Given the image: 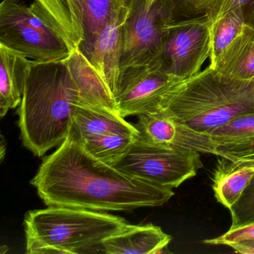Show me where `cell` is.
Wrapping results in <instances>:
<instances>
[{"mask_svg":"<svg viewBox=\"0 0 254 254\" xmlns=\"http://www.w3.org/2000/svg\"><path fill=\"white\" fill-rule=\"evenodd\" d=\"M31 184L47 206L99 212L160 206L175 194L172 189L135 178L96 158L73 129L44 159Z\"/></svg>","mask_w":254,"mask_h":254,"instance_id":"cell-1","label":"cell"},{"mask_svg":"<svg viewBox=\"0 0 254 254\" xmlns=\"http://www.w3.org/2000/svg\"><path fill=\"white\" fill-rule=\"evenodd\" d=\"M113 102L112 93L79 49L62 60L31 61L18 110L22 142L42 157L69 136L76 105L109 108Z\"/></svg>","mask_w":254,"mask_h":254,"instance_id":"cell-2","label":"cell"},{"mask_svg":"<svg viewBox=\"0 0 254 254\" xmlns=\"http://www.w3.org/2000/svg\"><path fill=\"white\" fill-rule=\"evenodd\" d=\"M157 110L209 135L235 118L254 113V79L233 78L209 66L175 86Z\"/></svg>","mask_w":254,"mask_h":254,"instance_id":"cell-3","label":"cell"},{"mask_svg":"<svg viewBox=\"0 0 254 254\" xmlns=\"http://www.w3.org/2000/svg\"><path fill=\"white\" fill-rule=\"evenodd\" d=\"M127 221L106 212L48 206L25 217L27 254H83L102 248L105 239L123 230Z\"/></svg>","mask_w":254,"mask_h":254,"instance_id":"cell-4","label":"cell"},{"mask_svg":"<svg viewBox=\"0 0 254 254\" xmlns=\"http://www.w3.org/2000/svg\"><path fill=\"white\" fill-rule=\"evenodd\" d=\"M0 45L36 62L62 60L72 51L35 5L20 0L0 4Z\"/></svg>","mask_w":254,"mask_h":254,"instance_id":"cell-5","label":"cell"},{"mask_svg":"<svg viewBox=\"0 0 254 254\" xmlns=\"http://www.w3.org/2000/svg\"><path fill=\"white\" fill-rule=\"evenodd\" d=\"M115 166L135 178L174 189L195 176L203 163L198 151L151 145L136 137L127 154Z\"/></svg>","mask_w":254,"mask_h":254,"instance_id":"cell-6","label":"cell"},{"mask_svg":"<svg viewBox=\"0 0 254 254\" xmlns=\"http://www.w3.org/2000/svg\"><path fill=\"white\" fill-rule=\"evenodd\" d=\"M147 0H130L123 24L121 73L136 67L160 69V59L170 17L160 0L151 5Z\"/></svg>","mask_w":254,"mask_h":254,"instance_id":"cell-7","label":"cell"},{"mask_svg":"<svg viewBox=\"0 0 254 254\" xmlns=\"http://www.w3.org/2000/svg\"><path fill=\"white\" fill-rule=\"evenodd\" d=\"M210 56V26L205 16L172 22L160 59V70L185 80L197 75Z\"/></svg>","mask_w":254,"mask_h":254,"instance_id":"cell-8","label":"cell"},{"mask_svg":"<svg viewBox=\"0 0 254 254\" xmlns=\"http://www.w3.org/2000/svg\"><path fill=\"white\" fill-rule=\"evenodd\" d=\"M182 81L153 66L122 72L115 96L120 115L138 117L157 111L164 96Z\"/></svg>","mask_w":254,"mask_h":254,"instance_id":"cell-9","label":"cell"},{"mask_svg":"<svg viewBox=\"0 0 254 254\" xmlns=\"http://www.w3.org/2000/svg\"><path fill=\"white\" fill-rule=\"evenodd\" d=\"M134 125L137 138L151 145L184 148L203 154H217V147L209 135L199 133L181 123L161 110L138 116Z\"/></svg>","mask_w":254,"mask_h":254,"instance_id":"cell-10","label":"cell"},{"mask_svg":"<svg viewBox=\"0 0 254 254\" xmlns=\"http://www.w3.org/2000/svg\"><path fill=\"white\" fill-rule=\"evenodd\" d=\"M213 172L214 194L217 201L230 209L236 203L254 175V144L219 150Z\"/></svg>","mask_w":254,"mask_h":254,"instance_id":"cell-11","label":"cell"},{"mask_svg":"<svg viewBox=\"0 0 254 254\" xmlns=\"http://www.w3.org/2000/svg\"><path fill=\"white\" fill-rule=\"evenodd\" d=\"M127 15L113 20L102 29L87 57L114 98L121 75L123 24Z\"/></svg>","mask_w":254,"mask_h":254,"instance_id":"cell-12","label":"cell"},{"mask_svg":"<svg viewBox=\"0 0 254 254\" xmlns=\"http://www.w3.org/2000/svg\"><path fill=\"white\" fill-rule=\"evenodd\" d=\"M172 236L153 224H127L123 230L102 242V252L108 254H154L163 252Z\"/></svg>","mask_w":254,"mask_h":254,"instance_id":"cell-13","label":"cell"},{"mask_svg":"<svg viewBox=\"0 0 254 254\" xmlns=\"http://www.w3.org/2000/svg\"><path fill=\"white\" fill-rule=\"evenodd\" d=\"M34 5L71 50L84 41L82 0H34Z\"/></svg>","mask_w":254,"mask_h":254,"instance_id":"cell-14","label":"cell"},{"mask_svg":"<svg viewBox=\"0 0 254 254\" xmlns=\"http://www.w3.org/2000/svg\"><path fill=\"white\" fill-rule=\"evenodd\" d=\"M31 60L0 45V116L20 106Z\"/></svg>","mask_w":254,"mask_h":254,"instance_id":"cell-15","label":"cell"},{"mask_svg":"<svg viewBox=\"0 0 254 254\" xmlns=\"http://www.w3.org/2000/svg\"><path fill=\"white\" fill-rule=\"evenodd\" d=\"M72 129L79 138L105 134L136 136L139 131L120 114L79 104L74 109Z\"/></svg>","mask_w":254,"mask_h":254,"instance_id":"cell-16","label":"cell"},{"mask_svg":"<svg viewBox=\"0 0 254 254\" xmlns=\"http://www.w3.org/2000/svg\"><path fill=\"white\" fill-rule=\"evenodd\" d=\"M130 0H82L84 41L79 50L88 57L102 29L113 20L127 15Z\"/></svg>","mask_w":254,"mask_h":254,"instance_id":"cell-17","label":"cell"},{"mask_svg":"<svg viewBox=\"0 0 254 254\" xmlns=\"http://www.w3.org/2000/svg\"><path fill=\"white\" fill-rule=\"evenodd\" d=\"M210 67L233 78L254 79V40L248 26Z\"/></svg>","mask_w":254,"mask_h":254,"instance_id":"cell-18","label":"cell"},{"mask_svg":"<svg viewBox=\"0 0 254 254\" xmlns=\"http://www.w3.org/2000/svg\"><path fill=\"white\" fill-rule=\"evenodd\" d=\"M210 26V56L209 66H212L224 52L239 38L246 28L242 8L229 11Z\"/></svg>","mask_w":254,"mask_h":254,"instance_id":"cell-19","label":"cell"},{"mask_svg":"<svg viewBox=\"0 0 254 254\" xmlns=\"http://www.w3.org/2000/svg\"><path fill=\"white\" fill-rule=\"evenodd\" d=\"M219 150L232 149L254 144V113L235 118L209 133ZM217 155V154H216Z\"/></svg>","mask_w":254,"mask_h":254,"instance_id":"cell-20","label":"cell"},{"mask_svg":"<svg viewBox=\"0 0 254 254\" xmlns=\"http://www.w3.org/2000/svg\"><path fill=\"white\" fill-rule=\"evenodd\" d=\"M136 137L123 134H105L78 138L92 155L115 166L127 154Z\"/></svg>","mask_w":254,"mask_h":254,"instance_id":"cell-21","label":"cell"},{"mask_svg":"<svg viewBox=\"0 0 254 254\" xmlns=\"http://www.w3.org/2000/svg\"><path fill=\"white\" fill-rule=\"evenodd\" d=\"M204 243L226 245L240 254H254V223L230 228L224 234L205 240Z\"/></svg>","mask_w":254,"mask_h":254,"instance_id":"cell-22","label":"cell"},{"mask_svg":"<svg viewBox=\"0 0 254 254\" xmlns=\"http://www.w3.org/2000/svg\"><path fill=\"white\" fill-rule=\"evenodd\" d=\"M218 0H160L172 21L205 16Z\"/></svg>","mask_w":254,"mask_h":254,"instance_id":"cell-23","label":"cell"},{"mask_svg":"<svg viewBox=\"0 0 254 254\" xmlns=\"http://www.w3.org/2000/svg\"><path fill=\"white\" fill-rule=\"evenodd\" d=\"M229 209L232 218L230 228L254 223V175L239 200Z\"/></svg>","mask_w":254,"mask_h":254,"instance_id":"cell-24","label":"cell"},{"mask_svg":"<svg viewBox=\"0 0 254 254\" xmlns=\"http://www.w3.org/2000/svg\"><path fill=\"white\" fill-rule=\"evenodd\" d=\"M250 0H218L206 12L205 17L209 21V25L213 24L229 11L235 8H242Z\"/></svg>","mask_w":254,"mask_h":254,"instance_id":"cell-25","label":"cell"},{"mask_svg":"<svg viewBox=\"0 0 254 254\" xmlns=\"http://www.w3.org/2000/svg\"><path fill=\"white\" fill-rule=\"evenodd\" d=\"M242 11L245 24L252 31L254 40V0H250L248 3L242 6Z\"/></svg>","mask_w":254,"mask_h":254,"instance_id":"cell-26","label":"cell"},{"mask_svg":"<svg viewBox=\"0 0 254 254\" xmlns=\"http://www.w3.org/2000/svg\"><path fill=\"white\" fill-rule=\"evenodd\" d=\"M156 0H147V4L148 5H151L154 2H155Z\"/></svg>","mask_w":254,"mask_h":254,"instance_id":"cell-27","label":"cell"}]
</instances>
